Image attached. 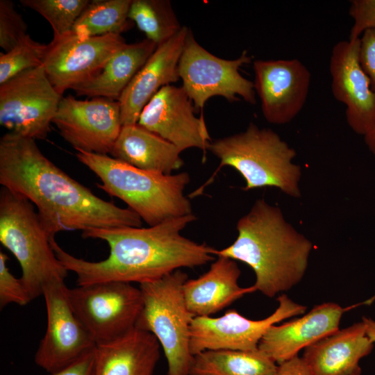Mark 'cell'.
Returning <instances> with one entry per match:
<instances>
[{
    "mask_svg": "<svg viewBox=\"0 0 375 375\" xmlns=\"http://www.w3.org/2000/svg\"><path fill=\"white\" fill-rule=\"evenodd\" d=\"M183 87L162 88L144 106L137 124L178 147L197 148L206 155L212 141L203 115L197 117Z\"/></svg>",
    "mask_w": 375,
    "mask_h": 375,
    "instance_id": "15",
    "label": "cell"
},
{
    "mask_svg": "<svg viewBox=\"0 0 375 375\" xmlns=\"http://www.w3.org/2000/svg\"><path fill=\"white\" fill-rule=\"evenodd\" d=\"M0 183L34 203L51 237L63 231L140 227L142 219L96 196L40 150L35 140L12 133L0 139Z\"/></svg>",
    "mask_w": 375,
    "mask_h": 375,
    "instance_id": "1",
    "label": "cell"
},
{
    "mask_svg": "<svg viewBox=\"0 0 375 375\" xmlns=\"http://www.w3.org/2000/svg\"><path fill=\"white\" fill-rule=\"evenodd\" d=\"M362 320L365 324L367 336L375 344V321L367 317H362Z\"/></svg>",
    "mask_w": 375,
    "mask_h": 375,
    "instance_id": "36",
    "label": "cell"
},
{
    "mask_svg": "<svg viewBox=\"0 0 375 375\" xmlns=\"http://www.w3.org/2000/svg\"><path fill=\"white\" fill-rule=\"evenodd\" d=\"M65 281L44 287L42 296L47 323L34 361L48 373L56 372L93 350L97 344L76 317L67 296Z\"/></svg>",
    "mask_w": 375,
    "mask_h": 375,
    "instance_id": "12",
    "label": "cell"
},
{
    "mask_svg": "<svg viewBox=\"0 0 375 375\" xmlns=\"http://www.w3.org/2000/svg\"><path fill=\"white\" fill-rule=\"evenodd\" d=\"M374 347L362 320L308 347L302 358L314 375H361L360 361Z\"/></svg>",
    "mask_w": 375,
    "mask_h": 375,
    "instance_id": "20",
    "label": "cell"
},
{
    "mask_svg": "<svg viewBox=\"0 0 375 375\" xmlns=\"http://www.w3.org/2000/svg\"><path fill=\"white\" fill-rule=\"evenodd\" d=\"M62 98L43 65L0 84V124L24 137L45 139Z\"/></svg>",
    "mask_w": 375,
    "mask_h": 375,
    "instance_id": "10",
    "label": "cell"
},
{
    "mask_svg": "<svg viewBox=\"0 0 375 375\" xmlns=\"http://www.w3.org/2000/svg\"><path fill=\"white\" fill-rule=\"evenodd\" d=\"M158 45L148 39L126 44L94 76L73 88L77 96L117 101Z\"/></svg>",
    "mask_w": 375,
    "mask_h": 375,
    "instance_id": "24",
    "label": "cell"
},
{
    "mask_svg": "<svg viewBox=\"0 0 375 375\" xmlns=\"http://www.w3.org/2000/svg\"><path fill=\"white\" fill-rule=\"evenodd\" d=\"M128 18L158 46L174 37L181 28L168 0H132Z\"/></svg>",
    "mask_w": 375,
    "mask_h": 375,
    "instance_id": "27",
    "label": "cell"
},
{
    "mask_svg": "<svg viewBox=\"0 0 375 375\" xmlns=\"http://www.w3.org/2000/svg\"><path fill=\"white\" fill-rule=\"evenodd\" d=\"M254 89L265 119L274 124L291 122L301 110L309 92L311 75L299 60H256Z\"/></svg>",
    "mask_w": 375,
    "mask_h": 375,
    "instance_id": "16",
    "label": "cell"
},
{
    "mask_svg": "<svg viewBox=\"0 0 375 375\" xmlns=\"http://www.w3.org/2000/svg\"><path fill=\"white\" fill-rule=\"evenodd\" d=\"M33 203L3 187L0 190V241L19 262L20 278L31 299L45 286L65 281L68 270L57 258Z\"/></svg>",
    "mask_w": 375,
    "mask_h": 375,
    "instance_id": "6",
    "label": "cell"
},
{
    "mask_svg": "<svg viewBox=\"0 0 375 375\" xmlns=\"http://www.w3.org/2000/svg\"><path fill=\"white\" fill-rule=\"evenodd\" d=\"M76 317L97 345L114 341L135 328L143 306L140 288L104 281L67 288Z\"/></svg>",
    "mask_w": 375,
    "mask_h": 375,
    "instance_id": "8",
    "label": "cell"
},
{
    "mask_svg": "<svg viewBox=\"0 0 375 375\" xmlns=\"http://www.w3.org/2000/svg\"><path fill=\"white\" fill-rule=\"evenodd\" d=\"M352 307L343 308L333 302L315 306L299 318L272 325L260 340L258 349L279 365L338 331L342 315Z\"/></svg>",
    "mask_w": 375,
    "mask_h": 375,
    "instance_id": "19",
    "label": "cell"
},
{
    "mask_svg": "<svg viewBox=\"0 0 375 375\" xmlns=\"http://www.w3.org/2000/svg\"><path fill=\"white\" fill-rule=\"evenodd\" d=\"M240 274L235 260L217 256L206 273L185 282L183 294L188 310L194 317H210L244 294L255 292L253 285H239Z\"/></svg>",
    "mask_w": 375,
    "mask_h": 375,
    "instance_id": "21",
    "label": "cell"
},
{
    "mask_svg": "<svg viewBox=\"0 0 375 375\" xmlns=\"http://www.w3.org/2000/svg\"><path fill=\"white\" fill-rule=\"evenodd\" d=\"M88 0H20L21 4L39 13L51 25L53 35L70 32L89 4Z\"/></svg>",
    "mask_w": 375,
    "mask_h": 375,
    "instance_id": "29",
    "label": "cell"
},
{
    "mask_svg": "<svg viewBox=\"0 0 375 375\" xmlns=\"http://www.w3.org/2000/svg\"><path fill=\"white\" fill-rule=\"evenodd\" d=\"M359 61L375 92V29L365 31L360 38Z\"/></svg>",
    "mask_w": 375,
    "mask_h": 375,
    "instance_id": "33",
    "label": "cell"
},
{
    "mask_svg": "<svg viewBox=\"0 0 375 375\" xmlns=\"http://www.w3.org/2000/svg\"><path fill=\"white\" fill-rule=\"evenodd\" d=\"M126 44L119 34L81 37L70 31L53 35L42 65L53 86L62 95L100 71Z\"/></svg>",
    "mask_w": 375,
    "mask_h": 375,
    "instance_id": "13",
    "label": "cell"
},
{
    "mask_svg": "<svg viewBox=\"0 0 375 375\" xmlns=\"http://www.w3.org/2000/svg\"><path fill=\"white\" fill-rule=\"evenodd\" d=\"M360 38L343 40L333 47L330 58L331 91L346 106L349 127L365 135L375 124V92L359 61Z\"/></svg>",
    "mask_w": 375,
    "mask_h": 375,
    "instance_id": "17",
    "label": "cell"
},
{
    "mask_svg": "<svg viewBox=\"0 0 375 375\" xmlns=\"http://www.w3.org/2000/svg\"><path fill=\"white\" fill-rule=\"evenodd\" d=\"M27 24L10 0H0V47L8 51L26 35Z\"/></svg>",
    "mask_w": 375,
    "mask_h": 375,
    "instance_id": "30",
    "label": "cell"
},
{
    "mask_svg": "<svg viewBox=\"0 0 375 375\" xmlns=\"http://www.w3.org/2000/svg\"><path fill=\"white\" fill-rule=\"evenodd\" d=\"M132 0L90 1L72 31L81 37L119 34L131 28L128 12Z\"/></svg>",
    "mask_w": 375,
    "mask_h": 375,
    "instance_id": "26",
    "label": "cell"
},
{
    "mask_svg": "<svg viewBox=\"0 0 375 375\" xmlns=\"http://www.w3.org/2000/svg\"><path fill=\"white\" fill-rule=\"evenodd\" d=\"M196 219L192 213L147 228L124 226L83 231V238L100 239L108 244L109 256L98 262L72 256L60 247L54 237L50 241L58 260L68 271L76 274L78 285L104 281L140 284L214 260L215 249L181 233Z\"/></svg>",
    "mask_w": 375,
    "mask_h": 375,
    "instance_id": "2",
    "label": "cell"
},
{
    "mask_svg": "<svg viewBox=\"0 0 375 375\" xmlns=\"http://www.w3.org/2000/svg\"><path fill=\"white\" fill-rule=\"evenodd\" d=\"M95 348L69 365L47 375H94Z\"/></svg>",
    "mask_w": 375,
    "mask_h": 375,
    "instance_id": "34",
    "label": "cell"
},
{
    "mask_svg": "<svg viewBox=\"0 0 375 375\" xmlns=\"http://www.w3.org/2000/svg\"><path fill=\"white\" fill-rule=\"evenodd\" d=\"M208 149L220 160L219 165L191 197L200 194L224 166L241 174L246 182L244 190L274 187L292 197H301V170L292 162L297 153L273 130L250 123L243 132L211 141Z\"/></svg>",
    "mask_w": 375,
    "mask_h": 375,
    "instance_id": "5",
    "label": "cell"
},
{
    "mask_svg": "<svg viewBox=\"0 0 375 375\" xmlns=\"http://www.w3.org/2000/svg\"><path fill=\"white\" fill-rule=\"evenodd\" d=\"M363 136L366 145L372 153L375 156V124Z\"/></svg>",
    "mask_w": 375,
    "mask_h": 375,
    "instance_id": "37",
    "label": "cell"
},
{
    "mask_svg": "<svg viewBox=\"0 0 375 375\" xmlns=\"http://www.w3.org/2000/svg\"><path fill=\"white\" fill-rule=\"evenodd\" d=\"M349 12L353 19L349 40L359 39L365 31L375 29V0H353Z\"/></svg>",
    "mask_w": 375,
    "mask_h": 375,
    "instance_id": "32",
    "label": "cell"
},
{
    "mask_svg": "<svg viewBox=\"0 0 375 375\" xmlns=\"http://www.w3.org/2000/svg\"><path fill=\"white\" fill-rule=\"evenodd\" d=\"M278 306L267 317L253 320L234 309L219 317H194L190 326V351L193 356L207 350L255 351L274 324L303 314L307 307L280 294Z\"/></svg>",
    "mask_w": 375,
    "mask_h": 375,
    "instance_id": "11",
    "label": "cell"
},
{
    "mask_svg": "<svg viewBox=\"0 0 375 375\" xmlns=\"http://www.w3.org/2000/svg\"><path fill=\"white\" fill-rule=\"evenodd\" d=\"M53 123L76 151L110 153L121 131L119 102L102 97L79 100L62 98Z\"/></svg>",
    "mask_w": 375,
    "mask_h": 375,
    "instance_id": "14",
    "label": "cell"
},
{
    "mask_svg": "<svg viewBox=\"0 0 375 375\" xmlns=\"http://www.w3.org/2000/svg\"><path fill=\"white\" fill-rule=\"evenodd\" d=\"M8 256L0 251V308L9 303L26 306L32 301L21 278H17L10 272L6 262Z\"/></svg>",
    "mask_w": 375,
    "mask_h": 375,
    "instance_id": "31",
    "label": "cell"
},
{
    "mask_svg": "<svg viewBox=\"0 0 375 375\" xmlns=\"http://www.w3.org/2000/svg\"><path fill=\"white\" fill-rule=\"evenodd\" d=\"M277 364L260 350H207L194 356L189 375H275Z\"/></svg>",
    "mask_w": 375,
    "mask_h": 375,
    "instance_id": "25",
    "label": "cell"
},
{
    "mask_svg": "<svg viewBox=\"0 0 375 375\" xmlns=\"http://www.w3.org/2000/svg\"><path fill=\"white\" fill-rule=\"evenodd\" d=\"M182 151L138 124L122 126L110 154L138 169L172 174L183 165Z\"/></svg>",
    "mask_w": 375,
    "mask_h": 375,
    "instance_id": "23",
    "label": "cell"
},
{
    "mask_svg": "<svg viewBox=\"0 0 375 375\" xmlns=\"http://www.w3.org/2000/svg\"><path fill=\"white\" fill-rule=\"evenodd\" d=\"M373 299L371 301L370 303L372 302V301L374 300V299H375V296L372 298Z\"/></svg>",
    "mask_w": 375,
    "mask_h": 375,
    "instance_id": "38",
    "label": "cell"
},
{
    "mask_svg": "<svg viewBox=\"0 0 375 375\" xmlns=\"http://www.w3.org/2000/svg\"><path fill=\"white\" fill-rule=\"evenodd\" d=\"M189 28H182L158 45L117 100L122 126L135 124L149 101L164 86L180 78L178 62Z\"/></svg>",
    "mask_w": 375,
    "mask_h": 375,
    "instance_id": "18",
    "label": "cell"
},
{
    "mask_svg": "<svg viewBox=\"0 0 375 375\" xmlns=\"http://www.w3.org/2000/svg\"><path fill=\"white\" fill-rule=\"evenodd\" d=\"M188 274L178 269L158 280L140 283L142 309L135 328L153 334L167 362V375H189L194 356L190 326L194 316L183 294Z\"/></svg>",
    "mask_w": 375,
    "mask_h": 375,
    "instance_id": "7",
    "label": "cell"
},
{
    "mask_svg": "<svg viewBox=\"0 0 375 375\" xmlns=\"http://www.w3.org/2000/svg\"><path fill=\"white\" fill-rule=\"evenodd\" d=\"M160 349L153 334L135 328L114 341L97 345L94 375H153Z\"/></svg>",
    "mask_w": 375,
    "mask_h": 375,
    "instance_id": "22",
    "label": "cell"
},
{
    "mask_svg": "<svg viewBox=\"0 0 375 375\" xmlns=\"http://www.w3.org/2000/svg\"><path fill=\"white\" fill-rule=\"evenodd\" d=\"M236 228L233 243L214 253L249 265L256 276V291L272 298L301 281L313 245L286 221L278 207L258 199Z\"/></svg>",
    "mask_w": 375,
    "mask_h": 375,
    "instance_id": "3",
    "label": "cell"
},
{
    "mask_svg": "<svg viewBox=\"0 0 375 375\" xmlns=\"http://www.w3.org/2000/svg\"><path fill=\"white\" fill-rule=\"evenodd\" d=\"M47 44L26 34L11 49L0 53V84L26 70L43 65Z\"/></svg>",
    "mask_w": 375,
    "mask_h": 375,
    "instance_id": "28",
    "label": "cell"
},
{
    "mask_svg": "<svg viewBox=\"0 0 375 375\" xmlns=\"http://www.w3.org/2000/svg\"><path fill=\"white\" fill-rule=\"evenodd\" d=\"M77 159L101 180L99 188L124 201L149 226L192 214L184 190L187 172L163 174L138 169L113 157L77 151Z\"/></svg>",
    "mask_w": 375,
    "mask_h": 375,
    "instance_id": "4",
    "label": "cell"
},
{
    "mask_svg": "<svg viewBox=\"0 0 375 375\" xmlns=\"http://www.w3.org/2000/svg\"><path fill=\"white\" fill-rule=\"evenodd\" d=\"M251 62L244 51L236 59L219 58L201 46L190 30L186 37L178 62L183 88L197 111H203L206 101L215 96L230 102L242 97L250 104L256 103L253 82L240 73L242 66Z\"/></svg>",
    "mask_w": 375,
    "mask_h": 375,
    "instance_id": "9",
    "label": "cell"
},
{
    "mask_svg": "<svg viewBox=\"0 0 375 375\" xmlns=\"http://www.w3.org/2000/svg\"><path fill=\"white\" fill-rule=\"evenodd\" d=\"M275 375H314L304 360L296 356L278 365Z\"/></svg>",
    "mask_w": 375,
    "mask_h": 375,
    "instance_id": "35",
    "label": "cell"
}]
</instances>
